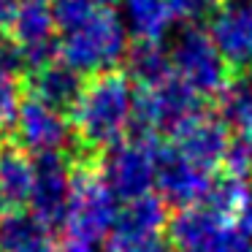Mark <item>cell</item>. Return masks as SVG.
<instances>
[{
  "mask_svg": "<svg viewBox=\"0 0 252 252\" xmlns=\"http://www.w3.org/2000/svg\"><path fill=\"white\" fill-rule=\"evenodd\" d=\"M171 71L179 82H185L198 98H217L230 76V68L220 57L209 30L185 28L168 49Z\"/></svg>",
  "mask_w": 252,
  "mask_h": 252,
  "instance_id": "6",
  "label": "cell"
},
{
  "mask_svg": "<svg viewBox=\"0 0 252 252\" xmlns=\"http://www.w3.org/2000/svg\"><path fill=\"white\" fill-rule=\"evenodd\" d=\"M133 106L136 90L127 71L114 68L90 76L68 111L73 155L103 158V152L127 136L133 125Z\"/></svg>",
  "mask_w": 252,
  "mask_h": 252,
  "instance_id": "1",
  "label": "cell"
},
{
  "mask_svg": "<svg viewBox=\"0 0 252 252\" xmlns=\"http://www.w3.org/2000/svg\"><path fill=\"white\" fill-rule=\"evenodd\" d=\"M125 11L136 41H160L176 19L171 0H125Z\"/></svg>",
  "mask_w": 252,
  "mask_h": 252,
  "instance_id": "18",
  "label": "cell"
},
{
  "mask_svg": "<svg viewBox=\"0 0 252 252\" xmlns=\"http://www.w3.org/2000/svg\"><path fill=\"white\" fill-rule=\"evenodd\" d=\"M250 182H252V171H250Z\"/></svg>",
  "mask_w": 252,
  "mask_h": 252,
  "instance_id": "30",
  "label": "cell"
},
{
  "mask_svg": "<svg viewBox=\"0 0 252 252\" xmlns=\"http://www.w3.org/2000/svg\"><path fill=\"white\" fill-rule=\"evenodd\" d=\"M8 38L22 52L28 71L44 65L57 57V28L52 17V6L44 0H19L14 22L8 28Z\"/></svg>",
  "mask_w": 252,
  "mask_h": 252,
  "instance_id": "9",
  "label": "cell"
},
{
  "mask_svg": "<svg viewBox=\"0 0 252 252\" xmlns=\"http://www.w3.org/2000/svg\"><path fill=\"white\" fill-rule=\"evenodd\" d=\"M71 198V155H41L35 158V179L30 195V212L55 233L65 225Z\"/></svg>",
  "mask_w": 252,
  "mask_h": 252,
  "instance_id": "8",
  "label": "cell"
},
{
  "mask_svg": "<svg viewBox=\"0 0 252 252\" xmlns=\"http://www.w3.org/2000/svg\"><path fill=\"white\" fill-rule=\"evenodd\" d=\"M203 114V98H198L185 82L171 73L149 87H138L133 106V133L152 138H174L185 125Z\"/></svg>",
  "mask_w": 252,
  "mask_h": 252,
  "instance_id": "4",
  "label": "cell"
},
{
  "mask_svg": "<svg viewBox=\"0 0 252 252\" xmlns=\"http://www.w3.org/2000/svg\"><path fill=\"white\" fill-rule=\"evenodd\" d=\"M230 141H233V136H230L228 125H225L220 117L201 114V117H195L190 125L182 127L168 144L185 160H190L198 168L212 174V171L222 168Z\"/></svg>",
  "mask_w": 252,
  "mask_h": 252,
  "instance_id": "12",
  "label": "cell"
},
{
  "mask_svg": "<svg viewBox=\"0 0 252 252\" xmlns=\"http://www.w3.org/2000/svg\"><path fill=\"white\" fill-rule=\"evenodd\" d=\"M171 73H174L171 71V57L160 46V41H136V46L127 52V76L138 87L158 84L168 79Z\"/></svg>",
  "mask_w": 252,
  "mask_h": 252,
  "instance_id": "19",
  "label": "cell"
},
{
  "mask_svg": "<svg viewBox=\"0 0 252 252\" xmlns=\"http://www.w3.org/2000/svg\"><path fill=\"white\" fill-rule=\"evenodd\" d=\"M217 103L220 120L228 125V130L252 141V71H230Z\"/></svg>",
  "mask_w": 252,
  "mask_h": 252,
  "instance_id": "17",
  "label": "cell"
},
{
  "mask_svg": "<svg viewBox=\"0 0 252 252\" xmlns=\"http://www.w3.org/2000/svg\"><path fill=\"white\" fill-rule=\"evenodd\" d=\"M35 160L14 141L0 144V214L30 206Z\"/></svg>",
  "mask_w": 252,
  "mask_h": 252,
  "instance_id": "15",
  "label": "cell"
},
{
  "mask_svg": "<svg viewBox=\"0 0 252 252\" xmlns=\"http://www.w3.org/2000/svg\"><path fill=\"white\" fill-rule=\"evenodd\" d=\"M106 252H171L165 236H111Z\"/></svg>",
  "mask_w": 252,
  "mask_h": 252,
  "instance_id": "22",
  "label": "cell"
},
{
  "mask_svg": "<svg viewBox=\"0 0 252 252\" xmlns=\"http://www.w3.org/2000/svg\"><path fill=\"white\" fill-rule=\"evenodd\" d=\"M93 3H95V6H100V8H111L117 0H93Z\"/></svg>",
  "mask_w": 252,
  "mask_h": 252,
  "instance_id": "29",
  "label": "cell"
},
{
  "mask_svg": "<svg viewBox=\"0 0 252 252\" xmlns=\"http://www.w3.org/2000/svg\"><path fill=\"white\" fill-rule=\"evenodd\" d=\"M114 192L109 190L100 174V158H84L71 152V198L63 225L65 236L95 244L114 228Z\"/></svg>",
  "mask_w": 252,
  "mask_h": 252,
  "instance_id": "3",
  "label": "cell"
},
{
  "mask_svg": "<svg viewBox=\"0 0 252 252\" xmlns=\"http://www.w3.org/2000/svg\"><path fill=\"white\" fill-rule=\"evenodd\" d=\"M228 228L233 225L220 217L214 209H209L206 203H195V206L176 209L171 214L165 225V239L179 252H203Z\"/></svg>",
  "mask_w": 252,
  "mask_h": 252,
  "instance_id": "13",
  "label": "cell"
},
{
  "mask_svg": "<svg viewBox=\"0 0 252 252\" xmlns=\"http://www.w3.org/2000/svg\"><path fill=\"white\" fill-rule=\"evenodd\" d=\"M209 35L230 71H252V0H228L209 19Z\"/></svg>",
  "mask_w": 252,
  "mask_h": 252,
  "instance_id": "10",
  "label": "cell"
},
{
  "mask_svg": "<svg viewBox=\"0 0 252 252\" xmlns=\"http://www.w3.org/2000/svg\"><path fill=\"white\" fill-rule=\"evenodd\" d=\"M127 55V33L122 19L111 8L95 6L82 22L57 33V60L71 65L76 73L114 71Z\"/></svg>",
  "mask_w": 252,
  "mask_h": 252,
  "instance_id": "2",
  "label": "cell"
},
{
  "mask_svg": "<svg viewBox=\"0 0 252 252\" xmlns=\"http://www.w3.org/2000/svg\"><path fill=\"white\" fill-rule=\"evenodd\" d=\"M71 138V125L63 111L41 103L35 98H25L11 122V141L28 155H55Z\"/></svg>",
  "mask_w": 252,
  "mask_h": 252,
  "instance_id": "7",
  "label": "cell"
},
{
  "mask_svg": "<svg viewBox=\"0 0 252 252\" xmlns=\"http://www.w3.org/2000/svg\"><path fill=\"white\" fill-rule=\"evenodd\" d=\"M203 252H252V239H247L239 230L228 228L209 250H203Z\"/></svg>",
  "mask_w": 252,
  "mask_h": 252,
  "instance_id": "25",
  "label": "cell"
},
{
  "mask_svg": "<svg viewBox=\"0 0 252 252\" xmlns=\"http://www.w3.org/2000/svg\"><path fill=\"white\" fill-rule=\"evenodd\" d=\"M17 252H60V247H57V241L52 236H44V239H35L30 244L19 247Z\"/></svg>",
  "mask_w": 252,
  "mask_h": 252,
  "instance_id": "27",
  "label": "cell"
},
{
  "mask_svg": "<svg viewBox=\"0 0 252 252\" xmlns=\"http://www.w3.org/2000/svg\"><path fill=\"white\" fill-rule=\"evenodd\" d=\"M19 93H22V79L8 76V73H0V130L8 127L17 117L19 109Z\"/></svg>",
  "mask_w": 252,
  "mask_h": 252,
  "instance_id": "23",
  "label": "cell"
},
{
  "mask_svg": "<svg viewBox=\"0 0 252 252\" xmlns=\"http://www.w3.org/2000/svg\"><path fill=\"white\" fill-rule=\"evenodd\" d=\"M250 171H252V141L233 136L228 155H225V163H222V174L244 182V179H250Z\"/></svg>",
  "mask_w": 252,
  "mask_h": 252,
  "instance_id": "21",
  "label": "cell"
},
{
  "mask_svg": "<svg viewBox=\"0 0 252 252\" xmlns=\"http://www.w3.org/2000/svg\"><path fill=\"white\" fill-rule=\"evenodd\" d=\"M212 174L203 168H198L195 163L185 160L168 141L160 144V155H158V182L155 187L160 190V198L165 203L185 209V206H195L206 198L209 187H212Z\"/></svg>",
  "mask_w": 252,
  "mask_h": 252,
  "instance_id": "11",
  "label": "cell"
},
{
  "mask_svg": "<svg viewBox=\"0 0 252 252\" xmlns=\"http://www.w3.org/2000/svg\"><path fill=\"white\" fill-rule=\"evenodd\" d=\"M160 138L144 136V133H127L120 144L103 152L100 158V174H103L114 198L133 201V198L149 195L158 182V155Z\"/></svg>",
  "mask_w": 252,
  "mask_h": 252,
  "instance_id": "5",
  "label": "cell"
},
{
  "mask_svg": "<svg viewBox=\"0 0 252 252\" xmlns=\"http://www.w3.org/2000/svg\"><path fill=\"white\" fill-rule=\"evenodd\" d=\"M176 19H198L203 14H214L222 0H171Z\"/></svg>",
  "mask_w": 252,
  "mask_h": 252,
  "instance_id": "24",
  "label": "cell"
},
{
  "mask_svg": "<svg viewBox=\"0 0 252 252\" xmlns=\"http://www.w3.org/2000/svg\"><path fill=\"white\" fill-rule=\"evenodd\" d=\"M22 87L28 90L30 98L41 100V103L52 106V109L71 111V106L76 103L84 82H82V73H76L71 65H65L63 60L55 57V60L25 73Z\"/></svg>",
  "mask_w": 252,
  "mask_h": 252,
  "instance_id": "14",
  "label": "cell"
},
{
  "mask_svg": "<svg viewBox=\"0 0 252 252\" xmlns=\"http://www.w3.org/2000/svg\"><path fill=\"white\" fill-rule=\"evenodd\" d=\"M60 252H95L93 244H87V241H79V239H63L60 244Z\"/></svg>",
  "mask_w": 252,
  "mask_h": 252,
  "instance_id": "28",
  "label": "cell"
},
{
  "mask_svg": "<svg viewBox=\"0 0 252 252\" xmlns=\"http://www.w3.org/2000/svg\"><path fill=\"white\" fill-rule=\"evenodd\" d=\"M168 225V206L160 195H149L125 201L117 209V220L111 236H163Z\"/></svg>",
  "mask_w": 252,
  "mask_h": 252,
  "instance_id": "16",
  "label": "cell"
},
{
  "mask_svg": "<svg viewBox=\"0 0 252 252\" xmlns=\"http://www.w3.org/2000/svg\"><path fill=\"white\" fill-rule=\"evenodd\" d=\"M44 236H52V230L28 209L0 214V252H17L19 247Z\"/></svg>",
  "mask_w": 252,
  "mask_h": 252,
  "instance_id": "20",
  "label": "cell"
},
{
  "mask_svg": "<svg viewBox=\"0 0 252 252\" xmlns=\"http://www.w3.org/2000/svg\"><path fill=\"white\" fill-rule=\"evenodd\" d=\"M19 8V0H0V35H6L14 22V14Z\"/></svg>",
  "mask_w": 252,
  "mask_h": 252,
  "instance_id": "26",
  "label": "cell"
}]
</instances>
